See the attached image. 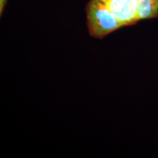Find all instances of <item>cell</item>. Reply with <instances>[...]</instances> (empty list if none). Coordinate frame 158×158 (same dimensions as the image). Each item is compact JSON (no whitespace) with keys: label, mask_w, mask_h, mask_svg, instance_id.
I'll use <instances>...</instances> for the list:
<instances>
[{"label":"cell","mask_w":158,"mask_h":158,"mask_svg":"<svg viewBox=\"0 0 158 158\" xmlns=\"http://www.w3.org/2000/svg\"><path fill=\"white\" fill-rule=\"evenodd\" d=\"M89 34L95 39H103L110 33L123 27L102 0H90L86 6Z\"/></svg>","instance_id":"6da1fadb"},{"label":"cell","mask_w":158,"mask_h":158,"mask_svg":"<svg viewBox=\"0 0 158 158\" xmlns=\"http://www.w3.org/2000/svg\"><path fill=\"white\" fill-rule=\"evenodd\" d=\"M123 27L135 24L140 21L136 0H102Z\"/></svg>","instance_id":"7a4b0ae2"},{"label":"cell","mask_w":158,"mask_h":158,"mask_svg":"<svg viewBox=\"0 0 158 158\" xmlns=\"http://www.w3.org/2000/svg\"><path fill=\"white\" fill-rule=\"evenodd\" d=\"M140 21L152 19L158 16V0H136Z\"/></svg>","instance_id":"3957f363"},{"label":"cell","mask_w":158,"mask_h":158,"mask_svg":"<svg viewBox=\"0 0 158 158\" xmlns=\"http://www.w3.org/2000/svg\"><path fill=\"white\" fill-rule=\"evenodd\" d=\"M8 0H0V15H2L5 6L7 5Z\"/></svg>","instance_id":"277c9868"}]
</instances>
